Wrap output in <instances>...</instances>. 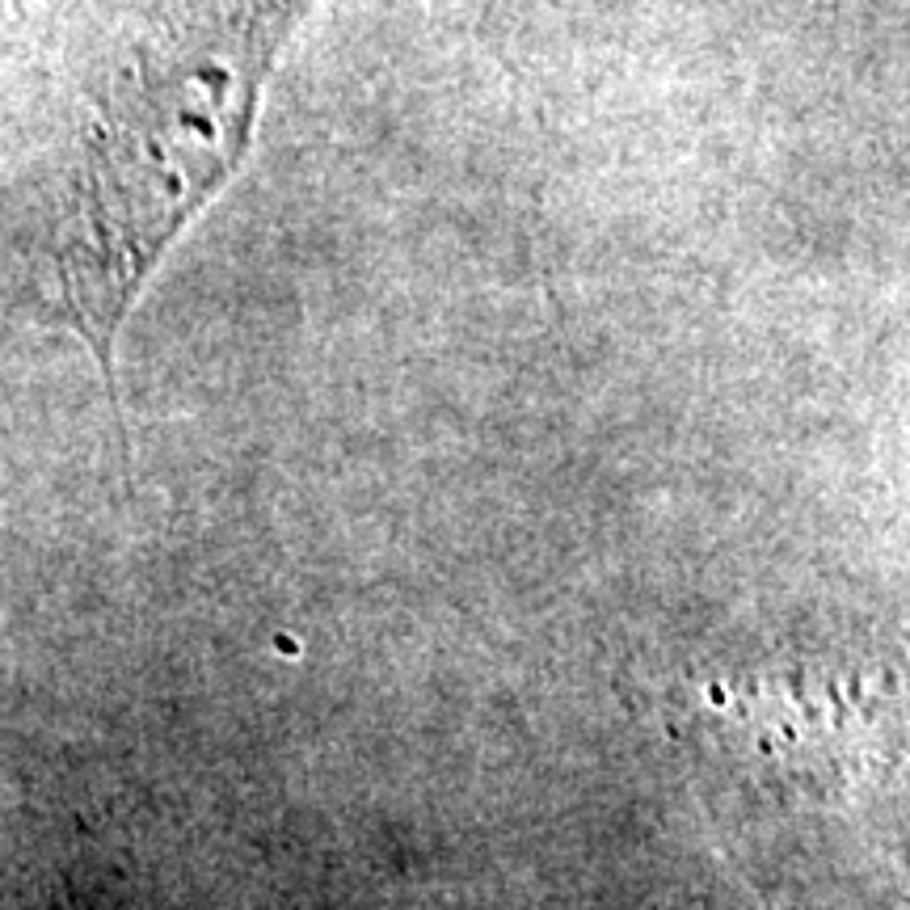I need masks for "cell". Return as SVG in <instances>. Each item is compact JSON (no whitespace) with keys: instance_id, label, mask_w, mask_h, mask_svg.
I'll return each instance as SVG.
<instances>
[{"instance_id":"cell-1","label":"cell","mask_w":910,"mask_h":910,"mask_svg":"<svg viewBox=\"0 0 910 910\" xmlns=\"http://www.w3.org/2000/svg\"><path fill=\"white\" fill-rule=\"evenodd\" d=\"M312 0H139L89 72L51 220L59 312L118 409V337L152 270L240 169Z\"/></svg>"}]
</instances>
